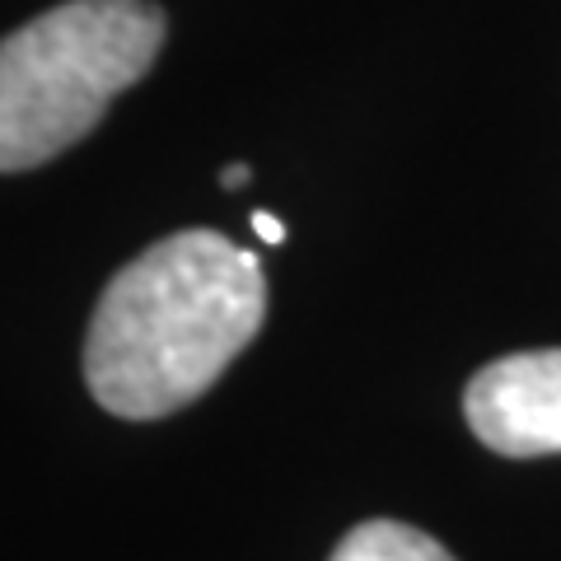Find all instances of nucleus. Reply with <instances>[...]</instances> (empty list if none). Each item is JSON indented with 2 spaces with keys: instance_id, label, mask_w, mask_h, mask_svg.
I'll return each mask as SVG.
<instances>
[{
  "instance_id": "obj_4",
  "label": "nucleus",
  "mask_w": 561,
  "mask_h": 561,
  "mask_svg": "<svg viewBox=\"0 0 561 561\" xmlns=\"http://www.w3.org/2000/svg\"><path fill=\"white\" fill-rule=\"evenodd\" d=\"M328 561H454V557L431 534L412 529V524L365 519L337 542V552Z\"/></svg>"
},
{
  "instance_id": "obj_2",
  "label": "nucleus",
  "mask_w": 561,
  "mask_h": 561,
  "mask_svg": "<svg viewBox=\"0 0 561 561\" xmlns=\"http://www.w3.org/2000/svg\"><path fill=\"white\" fill-rule=\"evenodd\" d=\"M150 0H66L0 43V173L38 169L90 136L160 57Z\"/></svg>"
},
{
  "instance_id": "obj_5",
  "label": "nucleus",
  "mask_w": 561,
  "mask_h": 561,
  "mask_svg": "<svg viewBox=\"0 0 561 561\" xmlns=\"http://www.w3.org/2000/svg\"><path fill=\"white\" fill-rule=\"evenodd\" d=\"M253 230H257L262 243H286V225H280L276 216H267V210H257L253 216Z\"/></svg>"
},
{
  "instance_id": "obj_6",
  "label": "nucleus",
  "mask_w": 561,
  "mask_h": 561,
  "mask_svg": "<svg viewBox=\"0 0 561 561\" xmlns=\"http://www.w3.org/2000/svg\"><path fill=\"white\" fill-rule=\"evenodd\" d=\"M220 183L225 187H243V183H249V164H230V169L220 173Z\"/></svg>"
},
{
  "instance_id": "obj_3",
  "label": "nucleus",
  "mask_w": 561,
  "mask_h": 561,
  "mask_svg": "<svg viewBox=\"0 0 561 561\" xmlns=\"http://www.w3.org/2000/svg\"><path fill=\"white\" fill-rule=\"evenodd\" d=\"M463 412L472 435L505 459L561 454V346L482 365L468 379Z\"/></svg>"
},
{
  "instance_id": "obj_1",
  "label": "nucleus",
  "mask_w": 561,
  "mask_h": 561,
  "mask_svg": "<svg viewBox=\"0 0 561 561\" xmlns=\"http://www.w3.org/2000/svg\"><path fill=\"white\" fill-rule=\"evenodd\" d=\"M267 319L257 257L216 230H183L127 262L84 342V383L103 412L154 421L197 402Z\"/></svg>"
}]
</instances>
